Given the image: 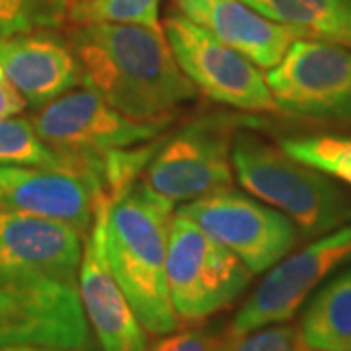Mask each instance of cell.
Listing matches in <instances>:
<instances>
[{
    "instance_id": "19",
    "label": "cell",
    "mask_w": 351,
    "mask_h": 351,
    "mask_svg": "<svg viewBox=\"0 0 351 351\" xmlns=\"http://www.w3.org/2000/svg\"><path fill=\"white\" fill-rule=\"evenodd\" d=\"M0 166H34V168H57L75 170L96 176L100 170L92 164H84L71 156H64L39 137L29 119L0 117ZM101 182V180H100Z\"/></svg>"
},
{
    "instance_id": "16",
    "label": "cell",
    "mask_w": 351,
    "mask_h": 351,
    "mask_svg": "<svg viewBox=\"0 0 351 351\" xmlns=\"http://www.w3.org/2000/svg\"><path fill=\"white\" fill-rule=\"evenodd\" d=\"M178 14L240 51L260 69L276 66L297 36L242 0H172Z\"/></svg>"
},
{
    "instance_id": "23",
    "label": "cell",
    "mask_w": 351,
    "mask_h": 351,
    "mask_svg": "<svg viewBox=\"0 0 351 351\" xmlns=\"http://www.w3.org/2000/svg\"><path fill=\"white\" fill-rule=\"evenodd\" d=\"M228 351H316L302 338L301 328L269 324L242 336H232Z\"/></svg>"
},
{
    "instance_id": "10",
    "label": "cell",
    "mask_w": 351,
    "mask_h": 351,
    "mask_svg": "<svg viewBox=\"0 0 351 351\" xmlns=\"http://www.w3.org/2000/svg\"><path fill=\"white\" fill-rule=\"evenodd\" d=\"M351 263V223L306 244L302 250L287 254L269 267L234 314L228 332L242 336L252 330L283 324L299 313L314 289Z\"/></svg>"
},
{
    "instance_id": "7",
    "label": "cell",
    "mask_w": 351,
    "mask_h": 351,
    "mask_svg": "<svg viewBox=\"0 0 351 351\" xmlns=\"http://www.w3.org/2000/svg\"><path fill=\"white\" fill-rule=\"evenodd\" d=\"M277 112L326 123H351V49L297 38L265 71Z\"/></svg>"
},
{
    "instance_id": "22",
    "label": "cell",
    "mask_w": 351,
    "mask_h": 351,
    "mask_svg": "<svg viewBox=\"0 0 351 351\" xmlns=\"http://www.w3.org/2000/svg\"><path fill=\"white\" fill-rule=\"evenodd\" d=\"M71 0H0V36L55 29L69 20Z\"/></svg>"
},
{
    "instance_id": "24",
    "label": "cell",
    "mask_w": 351,
    "mask_h": 351,
    "mask_svg": "<svg viewBox=\"0 0 351 351\" xmlns=\"http://www.w3.org/2000/svg\"><path fill=\"white\" fill-rule=\"evenodd\" d=\"M232 336L226 330L217 326L191 328L184 332L164 334L154 346L147 351H228Z\"/></svg>"
},
{
    "instance_id": "8",
    "label": "cell",
    "mask_w": 351,
    "mask_h": 351,
    "mask_svg": "<svg viewBox=\"0 0 351 351\" xmlns=\"http://www.w3.org/2000/svg\"><path fill=\"white\" fill-rule=\"evenodd\" d=\"M162 29L178 66L203 96L240 112H277L265 73L246 55L182 14H168Z\"/></svg>"
},
{
    "instance_id": "4",
    "label": "cell",
    "mask_w": 351,
    "mask_h": 351,
    "mask_svg": "<svg viewBox=\"0 0 351 351\" xmlns=\"http://www.w3.org/2000/svg\"><path fill=\"white\" fill-rule=\"evenodd\" d=\"M250 269L184 213L168 226L166 281L180 324L203 322L239 301L252 283Z\"/></svg>"
},
{
    "instance_id": "21",
    "label": "cell",
    "mask_w": 351,
    "mask_h": 351,
    "mask_svg": "<svg viewBox=\"0 0 351 351\" xmlns=\"http://www.w3.org/2000/svg\"><path fill=\"white\" fill-rule=\"evenodd\" d=\"M69 20L75 24L115 22L162 29L160 0H71Z\"/></svg>"
},
{
    "instance_id": "18",
    "label": "cell",
    "mask_w": 351,
    "mask_h": 351,
    "mask_svg": "<svg viewBox=\"0 0 351 351\" xmlns=\"http://www.w3.org/2000/svg\"><path fill=\"white\" fill-rule=\"evenodd\" d=\"M299 328L316 351H351V267L314 295Z\"/></svg>"
},
{
    "instance_id": "13",
    "label": "cell",
    "mask_w": 351,
    "mask_h": 351,
    "mask_svg": "<svg viewBox=\"0 0 351 351\" xmlns=\"http://www.w3.org/2000/svg\"><path fill=\"white\" fill-rule=\"evenodd\" d=\"M104 191L96 176L75 170L0 166V209L75 226L84 237Z\"/></svg>"
},
{
    "instance_id": "12",
    "label": "cell",
    "mask_w": 351,
    "mask_h": 351,
    "mask_svg": "<svg viewBox=\"0 0 351 351\" xmlns=\"http://www.w3.org/2000/svg\"><path fill=\"white\" fill-rule=\"evenodd\" d=\"M82 239L75 226L0 209V279L73 281L82 258Z\"/></svg>"
},
{
    "instance_id": "14",
    "label": "cell",
    "mask_w": 351,
    "mask_h": 351,
    "mask_svg": "<svg viewBox=\"0 0 351 351\" xmlns=\"http://www.w3.org/2000/svg\"><path fill=\"white\" fill-rule=\"evenodd\" d=\"M76 276V289L88 326L94 330L101 351H147V330L143 328L104 258L100 221L96 213L82 246Z\"/></svg>"
},
{
    "instance_id": "15",
    "label": "cell",
    "mask_w": 351,
    "mask_h": 351,
    "mask_svg": "<svg viewBox=\"0 0 351 351\" xmlns=\"http://www.w3.org/2000/svg\"><path fill=\"white\" fill-rule=\"evenodd\" d=\"M0 66L32 108L49 104L82 80L73 45L45 29L2 36Z\"/></svg>"
},
{
    "instance_id": "26",
    "label": "cell",
    "mask_w": 351,
    "mask_h": 351,
    "mask_svg": "<svg viewBox=\"0 0 351 351\" xmlns=\"http://www.w3.org/2000/svg\"><path fill=\"white\" fill-rule=\"evenodd\" d=\"M0 351H66L55 348H39V346H12V348H0Z\"/></svg>"
},
{
    "instance_id": "25",
    "label": "cell",
    "mask_w": 351,
    "mask_h": 351,
    "mask_svg": "<svg viewBox=\"0 0 351 351\" xmlns=\"http://www.w3.org/2000/svg\"><path fill=\"white\" fill-rule=\"evenodd\" d=\"M25 100L20 96V92L12 86L8 76L4 75L0 66V117H12L16 113L24 112Z\"/></svg>"
},
{
    "instance_id": "9",
    "label": "cell",
    "mask_w": 351,
    "mask_h": 351,
    "mask_svg": "<svg viewBox=\"0 0 351 351\" xmlns=\"http://www.w3.org/2000/svg\"><path fill=\"white\" fill-rule=\"evenodd\" d=\"M178 211L240 258L254 276L283 260L301 237L287 215L232 188L188 201Z\"/></svg>"
},
{
    "instance_id": "11",
    "label": "cell",
    "mask_w": 351,
    "mask_h": 351,
    "mask_svg": "<svg viewBox=\"0 0 351 351\" xmlns=\"http://www.w3.org/2000/svg\"><path fill=\"white\" fill-rule=\"evenodd\" d=\"M12 346L90 348V326L73 281L0 279V348Z\"/></svg>"
},
{
    "instance_id": "5",
    "label": "cell",
    "mask_w": 351,
    "mask_h": 351,
    "mask_svg": "<svg viewBox=\"0 0 351 351\" xmlns=\"http://www.w3.org/2000/svg\"><path fill=\"white\" fill-rule=\"evenodd\" d=\"M254 127L250 117L207 115L193 119L158 145L143 182L172 203H188L217 189L230 188L234 170L230 145L240 127Z\"/></svg>"
},
{
    "instance_id": "20",
    "label": "cell",
    "mask_w": 351,
    "mask_h": 351,
    "mask_svg": "<svg viewBox=\"0 0 351 351\" xmlns=\"http://www.w3.org/2000/svg\"><path fill=\"white\" fill-rule=\"evenodd\" d=\"M279 147L295 160L351 188V135H299L283 138Z\"/></svg>"
},
{
    "instance_id": "6",
    "label": "cell",
    "mask_w": 351,
    "mask_h": 351,
    "mask_svg": "<svg viewBox=\"0 0 351 351\" xmlns=\"http://www.w3.org/2000/svg\"><path fill=\"white\" fill-rule=\"evenodd\" d=\"M51 149L100 170L101 154L151 143L170 119L138 121L115 110L94 90H69L29 119Z\"/></svg>"
},
{
    "instance_id": "17",
    "label": "cell",
    "mask_w": 351,
    "mask_h": 351,
    "mask_svg": "<svg viewBox=\"0 0 351 351\" xmlns=\"http://www.w3.org/2000/svg\"><path fill=\"white\" fill-rule=\"evenodd\" d=\"M297 38L351 49V0H242Z\"/></svg>"
},
{
    "instance_id": "3",
    "label": "cell",
    "mask_w": 351,
    "mask_h": 351,
    "mask_svg": "<svg viewBox=\"0 0 351 351\" xmlns=\"http://www.w3.org/2000/svg\"><path fill=\"white\" fill-rule=\"evenodd\" d=\"M230 162L240 186L287 215L302 237L316 239L351 223L346 184L295 160L246 127L232 137Z\"/></svg>"
},
{
    "instance_id": "1",
    "label": "cell",
    "mask_w": 351,
    "mask_h": 351,
    "mask_svg": "<svg viewBox=\"0 0 351 351\" xmlns=\"http://www.w3.org/2000/svg\"><path fill=\"white\" fill-rule=\"evenodd\" d=\"M71 45L86 88L133 119H172L197 94L176 63L164 29L115 22L76 24Z\"/></svg>"
},
{
    "instance_id": "2",
    "label": "cell",
    "mask_w": 351,
    "mask_h": 351,
    "mask_svg": "<svg viewBox=\"0 0 351 351\" xmlns=\"http://www.w3.org/2000/svg\"><path fill=\"white\" fill-rule=\"evenodd\" d=\"M172 207L143 178L112 193L101 191L96 203L106 263L143 328L154 336L180 326L166 281Z\"/></svg>"
}]
</instances>
